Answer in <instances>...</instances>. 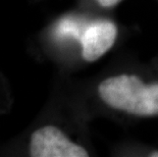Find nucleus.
Here are the masks:
<instances>
[{
    "label": "nucleus",
    "mask_w": 158,
    "mask_h": 157,
    "mask_svg": "<svg viewBox=\"0 0 158 157\" xmlns=\"http://www.w3.org/2000/svg\"><path fill=\"white\" fill-rule=\"evenodd\" d=\"M96 1L101 6H104V7H111V6L117 4L122 0H96Z\"/></svg>",
    "instance_id": "obj_5"
},
{
    "label": "nucleus",
    "mask_w": 158,
    "mask_h": 157,
    "mask_svg": "<svg viewBox=\"0 0 158 157\" xmlns=\"http://www.w3.org/2000/svg\"><path fill=\"white\" fill-rule=\"evenodd\" d=\"M116 35V26L109 21H98L89 25L80 39L84 59L95 61L100 58L112 47Z\"/></svg>",
    "instance_id": "obj_3"
},
{
    "label": "nucleus",
    "mask_w": 158,
    "mask_h": 157,
    "mask_svg": "<svg viewBox=\"0 0 158 157\" xmlns=\"http://www.w3.org/2000/svg\"><path fill=\"white\" fill-rule=\"evenodd\" d=\"M151 156H153V157H158V151H156V152H153L152 154H151Z\"/></svg>",
    "instance_id": "obj_6"
},
{
    "label": "nucleus",
    "mask_w": 158,
    "mask_h": 157,
    "mask_svg": "<svg viewBox=\"0 0 158 157\" xmlns=\"http://www.w3.org/2000/svg\"><path fill=\"white\" fill-rule=\"evenodd\" d=\"M30 152L34 157H87L83 147L72 142L59 129L43 126L32 135Z\"/></svg>",
    "instance_id": "obj_2"
},
{
    "label": "nucleus",
    "mask_w": 158,
    "mask_h": 157,
    "mask_svg": "<svg viewBox=\"0 0 158 157\" xmlns=\"http://www.w3.org/2000/svg\"><path fill=\"white\" fill-rule=\"evenodd\" d=\"M98 90L114 109L141 116L158 114V83L146 85L137 76L120 75L104 80Z\"/></svg>",
    "instance_id": "obj_1"
},
{
    "label": "nucleus",
    "mask_w": 158,
    "mask_h": 157,
    "mask_svg": "<svg viewBox=\"0 0 158 157\" xmlns=\"http://www.w3.org/2000/svg\"><path fill=\"white\" fill-rule=\"evenodd\" d=\"M55 34L58 38L81 39V30L79 23L72 19H65L59 22L55 29Z\"/></svg>",
    "instance_id": "obj_4"
}]
</instances>
